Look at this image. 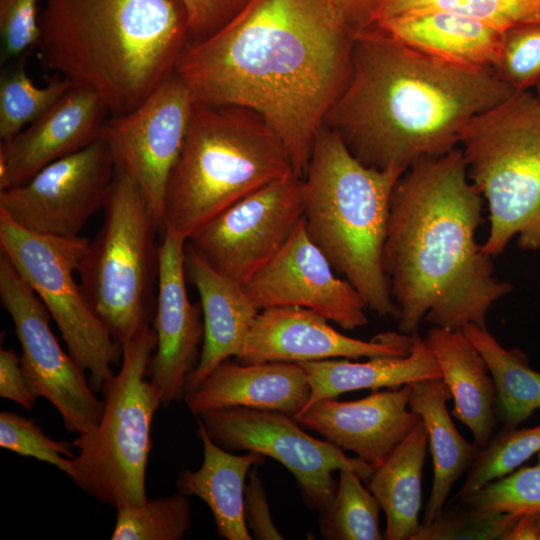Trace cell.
Listing matches in <instances>:
<instances>
[{
    "label": "cell",
    "mask_w": 540,
    "mask_h": 540,
    "mask_svg": "<svg viewBox=\"0 0 540 540\" xmlns=\"http://www.w3.org/2000/svg\"><path fill=\"white\" fill-rule=\"evenodd\" d=\"M30 54L4 64L0 75V138L9 139L45 113L73 85L55 75L43 87L27 73Z\"/></svg>",
    "instance_id": "31"
},
{
    "label": "cell",
    "mask_w": 540,
    "mask_h": 540,
    "mask_svg": "<svg viewBox=\"0 0 540 540\" xmlns=\"http://www.w3.org/2000/svg\"><path fill=\"white\" fill-rule=\"evenodd\" d=\"M535 89H536L535 97L537 99V103H538L539 108H540V81L536 84Z\"/></svg>",
    "instance_id": "44"
},
{
    "label": "cell",
    "mask_w": 540,
    "mask_h": 540,
    "mask_svg": "<svg viewBox=\"0 0 540 540\" xmlns=\"http://www.w3.org/2000/svg\"><path fill=\"white\" fill-rule=\"evenodd\" d=\"M483 202L460 148L417 162L396 182L382 263L400 332L418 333L423 320L485 327L490 308L511 291L475 239Z\"/></svg>",
    "instance_id": "2"
},
{
    "label": "cell",
    "mask_w": 540,
    "mask_h": 540,
    "mask_svg": "<svg viewBox=\"0 0 540 540\" xmlns=\"http://www.w3.org/2000/svg\"><path fill=\"white\" fill-rule=\"evenodd\" d=\"M452 395L446 383L427 379L411 384L409 407L421 416L433 460V482L423 522L431 523L445 508L455 482L467 472L479 448L457 430L447 410Z\"/></svg>",
    "instance_id": "27"
},
{
    "label": "cell",
    "mask_w": 540,
    "mask_h": 540,
    "mask_svg": "<svg viewBox=\"0 0 540 540\" xmlns=\"http://www.w3.org/2000/svg\"><path fill=\"white\" fill-rule=\"evenodd\" d=\"M335 270L308 236L303 218L279 252L244 285L260 311L296 306L312 310L345 330L368 323L363 298Z\"/></svg>",
    "instance_id": "16"
},
{
    "label": "cell",
    "mask_w": 540,
    "mask_h": 540,
    "mask_svg": "<svg viewBox=\"0 0 540 540\" xmlns=\"http://www.w3.org/2000/svg\"><path fill=\"white\" fill-rule=\"evenodd\" d=\"M492 70L515 91H528L536 86L540 81V21L503 32Z\"/></svg>",
    "instance_id": "37"
},
{
    "label": "cell",
    "mask_w": 540,
    "mask_h": 540,
    "mask_svg": "<svg viewBox=\"0 0 540 540\" xmlns=\"http://www.w3.org/2000/svg\"><path fill=\"white\" fill-rule=\"evenodd\" d=\"M364 32L449 63L492 69L504 31L471 16L431 11L399 16Z\"/></svg>",
    "instance_id": "23"
},
{
    "label": "cell",
    "mask_w": 540,
    "mask_h": 540,
    "mask_svg": "<svg viewBox=\"0 0 540 540\" xmlns=\"http://www.w3.org/2000/svg\"><path fill=\"white\" fill-rule=\"evenodd\" d=\"M302 218V177L293 172L223 210L186 243L220 274L244 285L279 252Z\"/></svg>",
    "instance_id": "13"
},
{
    "label": "cell",
    "mask_w": 540,
    "mask_h": 540,
    "mask_svg": "<svg viewBox=\"0 0 540 540\" xmlns=\"http://www.w3.org/2000/svg\"><path fill=\"white\" fill-rule=\"evenodd\" d=\"M80 236L60 237L27 230L0 211V250L32 288L55 321L68 352L95 392L114 375L122 347L87 302L74 273L89 245Z\"/></svg>",
    "instance_id": "10"
},
{
    "label": "cell",
    "mask_w": 540,
    "mask_h": 540,
    "mask_svg": "<svg viewBox=\"0 0 540 540\" xmlns=\"http://www.w3.org/2000/svg\"><path fill=\"white\" fill-rule=\"evenodd\" d=\"M353 41L333 0H249L219 30L190 43L176 72L194 103L259 113L303 178L350 78Z\"/></svg>",
    "instance_id": "1"
},
{
    "label": "cell",
    "mask_w": 540,
    "mask_h": 540,
    "mask_svg": "<svg viewBox=\"0 0 540 540\" xmlns=\"http://www.w3.org/2000/svg\"><path fill=\"white\" fill-rule=\"evenodd\" d=\"M458 503L484 512L517 516L540 510V452L535 465L488 482Z\"/></svg>",
    "instance_id": "35"
},
{
    "label": "cell",
    "mask_w": 540,
    "mask_h": 540,
    "mask_svg": "<svg viewBox=\"0 0 540 540\" xmlns=\"http://www.w3.org/2000/svg\"><path fill=\"white\" fill-rule=\"evenodd\" d=\"M185 8L191 43L199 42L229 22L249 0H180Z\"/></svg>",
    "instance_id": "40"
},
{
    "label": "cell",
    "mask_w": 540,
    "mask_h": 540,
    "mask_svg": "<svg viewBox=\"0 0 540 540\" xmlns=\"http://www.w3.org/2000/svg\"><path fill=\"white\" fill-rule=\"evenodd\" d=\"M38 0H0L1 64L30 54L39 40Z\"/></svg>",
    "instance_id": "39"
},
{
    "label": "cell",
    "mask_w": 540,
    "mask_h": 540,
    "mask_svg": "<svg viewBox=\"0 0 540 540\" xmlns=\"http://www.w3.org/2000/svg\"><path fill=\"white\" fill-rule=\"evenodd\" d=\"M244 518L254 539H283L273 522L263 482L256 468L250 470L245 487Z\"/></svg>",
    "instance_id": "41"
},
{
    "label": "cell",
    "mask_w": 540,
    "mask_h": 540,
    "mask_svg": "<svg viewBox=\"0 0 540 540\" xmlns=\"http://www.w3.org/2000/svg\"><path fill=\"white\" fill-rule=\"evenodd\" d=\"M428 436L421 421L373 469L366 481L386 516L384 539L412 540L421 523L422 476Z\"/></svg>",
    "instance_id": "28"
},
{
    "label": "cell",
    "mask_w": 540,
    "mask_h": 540,
    "mask_svg": "<svg viewBox=\"0 0 540 540\" xmlns=\"http://www.w3.org/2000/svg\"><path fill=\"white\" fill-rule=\"evenodd\" d=\"M114 172L111 151L99 139L52 162L26 182L0 191V211L27 230L77 237L104 207Z\"/></svg>",
    "instance_id": "15"
},
{
    "label": "cell",
    "mask_w": 540,
    "mask_h": 540,
    "mask_svg": "<svg viewBox=\"0 0 540 540\" xmlns=\"http://www.w3.org/2000/svg\"><path fill=\"white\" fill-rule=\"evenodd\" d=\"M335 494L320 512L319 531L327 540H382L381 505L352 469L338 471Z\"/></svg>",
    "instance_id": "32"
},
{
    "label": "cell",
    "mask_w": 540,
    "mask_h": 540,
    "mask_svg": "<svg viewBox=\"0 0 540 540\" xmlns=\"http://www.w3.org/2000/svg\"><path fill=\"white\" fill-rule=\"evenodd\" d=\"M457 504L460 505L444 508L431 523L421 524L412 540H503L519 518Z\"/></svg>",
    "instance_id": "36"
},
{
    "label": "cell",
    "mask_w": 540,
    "mask_h": 540,
    "mask_svg": "<svg viewBox=\"0 0 540 540\" xmlns=\"http://www.w3.org/2000/svg\"><path fill=\"white\" fill-rule=\"evenodd\" d=\"M112 540H181L191 527L187 496H163L116 508Z\"/></svg>",
    "instance_id": "33"
},
{
    "label": "cell",
    "mask_w": 540,
    "mask_h": 540,
    "mask_svg": "<svg viewBox=\"0 0 540 540\" xmlns=\"http://www.w3.org/2000/svg\"><path fill=\"white\" fill-rule=\"evenodd\" d=\"M0 396L31 410L37 397L31 392L20 357L10 349L0 350Z\"/></svg>",
    "instance_id": "42"
},
{
    "label": "cell",
    "mask_w": 540,
    "mask_h": 540,
    "mask_svg": "<svg viewBox=\"0 0 540 540\" xmlns=\"http://www.w3.org/2000/svg\"><path fill=\"white\" fill-rule=\"evenodd\" d=\"M211 439L228 451L255 452L282 464L295 478L301 498L321 512L333 498V472L354 470L367 481L373 468L358 457L306 433L291 416L246 407L210 410L198 416Z\"/></svg>",
    "instance_id": "11"
},
{
    "label": "cell",
    "mask_w": 540,
    "mask_h": 540,
    "mask_svg": "<svg viewBox=\"0 0 540 540\" xmlns=\"http://www.w3.org/2000/svg\"><path fill=\"white\" fill-rule=\"evenodd\" d=\"M157 337L149 324L122 346L119 370L103 385L104 411L98 426L80 434L68 477L102 504L118 508L142 504L151 450V426L162 396L146 377Z\"/></svg>",
    "instance_id": "8"
},
{
    "label": "cell",
    "mask_w": 540,
    "mask_h": 540,
    "mask_svg": "<svg viewBox=\"0 0 540 540\" xmlns=\"http://www.w3.org/2000/svg\"><path fill=\"white\" fill-rule=\"evenodd\" d=\"M299 364L310 385V397L304 409L321 399L355 390L399 388L441 378L439 364L419 333L413 334L412 350L406 356L374 357L365 362L333 358Z\"/></svg>",
    "instance_id": "26"
},
{
    "label": "cell",
    "mask_w": 540,
    "mask_h": 540,
    "mask_svg": "<svg viewBox=\"0 0 540 540\" xmlns=\"http://www.w3.org/2000/svg\"><path fill=\"white\" fill-rule=\"evenodd\" d=\"M540 452V425L524 429H504L493 435L479 449L467 470L464 483L449 504L458 503L488 482L501 478L519 468Z\"/></svg>",
    "instance_id": "34"
},
{
    "label": "cell",
    "mask_w": 540,
    "mask_h": 540,
    "mask_svg": "<svg viewBox=\"0 0 540 540\" xmlns=\"http://www.w3.org/2000/svg\"><path fill=\"white\" fill-rule=\"evenodd\" d=\"M39 30L42 69L94 91L109 115L139 106L191 43L180 0H45Z\"/></svg>",
    "instance_id": "4"
},
{
    "label": "cell",
    "mask_w": 540,
    "mask_h": 540,
    "mask_svg": "<svg viewBox=\"0 0 540 540\" xmlns=\"http://www.w3.org/2000/svg\"><path fill=\"white\" fill-rule=\"evenodd\" d=\"M515 92L491 68L449 63L361 32L354 35L350 78L324 126L363 165L405 172L457 148L473 118Z\"/></svg>",
    "instance_id": "3"
},
{
    "label": "cell",
    "mask_w": 540,
    "mask_h": 540,
    "mask_svg": "<svg viewBox=\"0 0 540 540\" xmlns=\"http://www.w3.org/2000/svg\"><path fill=\"white\" fill-rule=\"evenodd\" d=\"M184 261L186 276L200 297L204 323L201 353L188 380V393L219 363L240 353L259 310L243 285L220 274L187 243Z\"/></svg>",
    "instance_id": "22"
},
{
    "label": "cell",
    "mask_w": 540,
    "mask_h": 540,
    "mask_svg": "<svg viewBox=\"0 0 540 540\" xmlns=\"http://www.w3.org/2000/svg\"><path fill=\"white\" fill-rule=\"evenodd\" d=\"M470 181L486 199L490 229L484 254L500 255L517 237L540 249V108L534 94L516 91L473 118L460 135Z\"/></svg>",
    "instance_id": "7"
},
{
    "label": "cell",
    "mask_w": 540,
    "mask_h": 540,
    "mask_svg": "<svg viewBox=\"0 0 540 540\" xmlns=\"http://www.w3.org/2000/svg\"><path fill=\"white\" fill-rule=\"evenodd\" d=\"M0 446L23 457H32L68 474L73 445L47 436L34 421L14 412L0 413Z\"/></svg>",
    "instance_id": "38"
},
{
    "label": "cell",
    "mask_w": 540,
    "mask_h": 540,
    "mask_svg": "<svg viewBox=\"0 0 540 540\" xmlns=\"http://www.w3.org/2000/svg\"><path fill=\"white\" fill-rule=\"evenodd\" d=\"M293 172L282 140L259 113L238 105L194 103L169 178L162 229L187 240L223 210Z\"/></svg>",
    "instance_id": "6"
},
{
    "label": "cell",
    "mask_w": 540,
    "mask_h": 540,
    "mask_svg": "<svg viewBox=\"0 0 540 540\" xmlns=\"http://www.w3.org/2000/svg\"><path fill=\"white\" fill-rule=\"evenodd\" d=\"M333 3L353 36L399 16L431 11L471 16L502 31L540 21V0H333Z\"/></svg>",
    "instance_id": "29"
},
{
    "label": "cell",
    "mask_w": 540,
    "mask_h": 540,
    "mask_svg": "<svg viewBox=\"0 0 540 540\" xmlns=\"http://www.w3.org/2000/svg\"><path fill=\"white\" fill-rule=\"evenodd\" d=\"M503 540H540V510L520 515Z\"/></svg>",
    "instance_id": "43"
},
{
    "label": "cell",
    "mask_w": 540,
    "mask_h": 540,
    "mask_svg": "<svg viewBox=\"0 0 540 540\" xmlns=\"http://www.w3.org/2000/svg\"><path fill=\"white\" fill-rule=\"evenodd\" d=\"M412 346L413 335L385 332L364 341L340 333L312 310L286 306L259 311L235 358L242 364L369 359L406 356Z\"/></svg>",
    "instance_id": "17"
},
{
    "label": "cell",
    "mask_w": 540,
    "mask_h": 540,
    "mask_svg": "<svg viewBox=\"0 0 540 540\" xmlns=\"http://www.w3.org/2000/svg\"><path fill=\"white\" fill-rule=\"evenodd\" d=\"M196 434L202 442L203 461L197 470L184 469L178 474V493L196 496L209 507L216 532L227 540H251L244 518L245 487L250 470L265 457L247 452L235 455L217 445L197 417Z\"/></svg>",
    "instance_id": "25"
},
{
    "label": "cell",
    "mask_w": 540,
    "mask_h": 540,
    "mask_svg": "<svg viewBox=\"0 0 540 540\" xmlns=\"http://www.w3.org/2000/svg\"><path fill=\"white\" fill-rule=\"evenodd\" d=\"M104 221L80 261V287L114 340L123 344L149 324V297L158 273L161 228L138 184L115 166Z\"/></svg>",
    "instance_id": "9"
},
{
    "label": "cell",
    "mask_w": 540,
    "mask_h": 540,
    "mask_svg": "<svg viewBox=\"0 0 540 540\" xmlns=\"http://www.w3.org/2000/svg\"><path fill=\"white\" fill-rule=\"evenodd\" d=\"M411 384L351 401L321 399L294 419L373 469L422 421L409 407Z\"/></svg>",
    "instance_id": "20"
},
{
    "label": "cell",
    "mask_w": 540,
    "mask_h": 540,
    "mask_svg": "<svg viewBox=\"0 0 540 540\" xmlns=\"http://www.w3.org/2000/svg\"><path fill=\"white\" fill-rule=\"evenodd\" d=\"M309 397L310 385L299 363L242 364L228 358L189 391L184 401L196 417L210 410L239 406L295 418Z\"/></svg>",
    "instance_id": "21"
},
{
    "label": "cell",
    "mask_w": 540,
    "mask_h": 540,
    "mask_svg": "<svg viewBox=\"0 0 540 540\" xmlns=\"http://www.w3.org/2000/svg\"><path fill=\"white\" fill-rule=\"evenodd\" d=\"M424 341L452 395V416L469 428L474 444L484 448L493 436L496 419V391L486 362L462 330L433 326Z\"/></svg>",
    "instance_id": "24"
},
{
    "label": "cell",
    "mask_w": 540,
    "mask_h": 540,
    "mask_svg": "<svg viewBox=\"0 0 540 540\" xmlns=\"http://www.w3.org/2000/svg\"><path fill=\"white\" fill-rule=\"evenodd\" d=\"M164 230L158 252V297L154 322L157 344L149 380L162 396V406L185 400L189 377L199 361L204 338L201 306L186 290L185 245L177 233Z\"/></svg>",
    "instance_id": "18"
},
{
    "label": "cell",
    "mask_w": 540,
    "mask_h": 540,
    "mask_svg": "<svg viewBox=\"0 0 540 540\" xmlns=\"http://www.w3.org/2000/svg\"><path fill=\"white\" fill-rule=\"evenodd\" d=\"M461 330L488 366L496 391L495 411L504 429L516 428L540 409V373L519 351L503 347L486 326L469 323Z\"/></svg>",
    "instance_id": "30"
},
{
    "label": "cell",
    "mask_w": 540,
    "mask_h": 540,
    "mask_svg": "<svg viewBox=\"0 0 540 540\" xmlns=\"http://www.w3.org/2000/svg\"><path fill=\"white\" fill-rule=\"evenodd\" d=\"M108 114L94 91L72 85L38 119L0 142V191L99 140Z\"/></svg>",
    "instance_id": "19"
},
{
    "label": "cell",
    "mask_w": 540,
    "mask_h": 540,
    "mask_svg": "<svg viewBox=\"0 0 540 540\" xmlns=\"http://www.w3.org/2000/svg\"><path fill=\"white\" fill-rule=\"evenodd\" d=\"M0 299L14 325L31 392L56 408L68 432H92L101 420L104 401L96 397L81 366L62 349L50 328L47 308L3 254Z\"/></svg>",
    "instance_id": "12"
},
{
    "label": "cell",
    "mask_w": 540,
    "mask_h": 540,
    "mask_svg": "<svg viewBox=\"0 0 540 540\" xmlns=\"http://www.w3.org/2000/svg\"><path fill=\"white\" fill-rule=\"evenodd\" d=\"M194 101L175 71L139 106L110 115L101 137L115 166L140 187L162 228L163 207L170 175L184 146Z\"/></svg>",
    "instance_id": "14"
},
{
    "label": "cell",
    "mask_w": 540,
    "mask_h": 540,
    "mask_svg": "<svg viewBox=\"0 0 540 540\" xmlns=\"http://www.w3.org/2000/svg\"><path fill=\"white\" fill-rule=\"evenodd\" d=\"M404 173L359 162L339 135L323 126L302 178L306 232L367 308L397 319L382 263L393 188Z\"/></svg>",
    "instance_id": "5"
}]
</instances>
